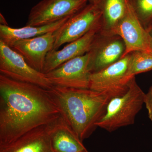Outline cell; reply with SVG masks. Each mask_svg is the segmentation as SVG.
Instances as JSON below:
<instances>
[{
    "mask_svg": "<svg viewBox=\"0 0 152 152\" xmlns=\"http://www.w3.org/2000/svg\"><path fill=\"white\" fill-rule=\"evenodd\" d=\"M61 115L79 139L83 142L97 127L111 99L104 93L90 89L53 86L49 90Z\"/></svg>",
    "mask_w": 152,
    "mask_h": 152,
    "instance_id": "cell-2",
    "label": "cell"
},
{
    "mask_svg": "<svg viewBox=\"0 0 152 152\" xmlns=\"http://www.w3.org/2000/svg\"><path fill=\"white\" fill-rule=\"evenodd\" d=\"M127 1L100 0L98 4L102 12L101 31L112 34L114 28L124 17Z\"/></svg>",
    "mask_w": 152,
    "mask_h": 152,
    "instance_id": "cell-16",
    "label": "cell"
},
{
    "mask_svg": "<svg viewBox=\"0 0 152 152\" xmlns=\"http://www.w3.org/2000/svg\"><path fill=\"white\" fill-rule=\"evenodd\" d=\"M129 59V54L105 69L91 74L89 89L106 94L111 99L124 95L133 77L128 75Z\"/></svg>",
    "mask_w": 152,
    "mask_h": 152,
    "instance_id": "cell-6",
    "label": "cell"
},
{
    "mask_svg": "<svg viewBox=\"0 0 152 152\" xmlns=\"http://www.w3.org/2000/svg\"><path fill=\"white\" fill-rule=\"evenodd\" d=\"M87 53L64 63L46 74L53 86L78 89H89L91 72Z\"/></svg>",
    "mask_w": 152,
    "mask_h": 152,
    "instance_id": "cell-10",
    "label": "cell"
},
{
    "mask_svg": "<svg viewBox=\"0 0 152 152\" xmlns=\"http://www.w3.org/2000/svg\"><path fill=\"white\" fill-rule=\"evenodd\" d=\"M49 135L55 152H84L86 149L61 115L49 124Z\"/></svg>",
    "mask_w": 152,
    "mask_h": 152,
    "instance_id": "cell-14",
    "label": "cell"
},
{
    "mask_svg": "<svg viewBox=\"0 0 152 152\" xmlns=\"http://www.w3.org/2000/svg\"><path fill=\"white\" fill-rule=\"evenodd\" d=\"M102 15V12L98 4L87 5L56 31L53 50H57L64 44L78 39L91 30L101 29Z\"/></svg>",
    "mask_w": 152,
    "mask_h": 152,
    "instance_id": "cell-5",
    "label": "cell"
},
{
    "mask_svg": "<svg viewBox=\"0 0 152 152\" xmlns=\"http://www.w3.org/2000/svg\"><path fill=\"white\" fill-rule=\"evenodd\" d=\"M55 32L17 41L10 47L20 55L30 66L43 73L47 55L53 48Z\"/></svg>",
    "mask_w": 152,
    "mask_h": 152,
    "instance_id": "cell-11",
    "label": "cell"
},
{
    "mask_svg": "<svg viewBox=\"0 0 152 152\" xmlns=\"http://www.w3.org/2000/svg\"><path fill=\"white\" fill-rule=\"evenodd\" d=\"M70 18L67 17L53 23L42 26H26L23 27L15 28L9 26L0 25V40L10 47L17 41L31 39L48 33L55 32Z\"/></svg>",
    "mask_w": 152,
    "mask_h": 152,
    "instance_id": "cell-15",
    "label": "cell"
},
{
    "mask_svg": "<svg viewBox=\"0 0 152 152\" xmlns=\"http://www.w3.org/2000/svg\"><path fill=\"white\" fill-rule=\"evenodd\" d=\"M88 0H42L31 9L26 26H42L71 17L87 5Z\"/></svg>",
    "mask_w": 152,
    "mask_h": 152,
    "instance_id": "cell-9",
    "label": "cell"
},
{
    "mask_svg": "<svg viewBox=\"0 0 152 152\" xmlns=\"http://www.w3.org/2000/svg\"><path fill=\"white\" fill-rule=\"evenodd\" d=\"M0 23H1L0 25L9 26L5 18L1 13L0 14Z\"/></svg>",
    "mask_w": 152,
    "mask_h": 152,
    "instance_id": "cell-20",
    "label": "cell"
},
{
    "mask_svg": "<svg viewBox=\"0 0 152 152\" xmlns=\"http://www.w3.org/2000/svg\"><path fill=\"white\" fill-rule=\"evenodd\" d=\"M90 2V4H99L100 0H88Z\"/></svg>",
    "mask_w": 152,
    "mask_h": 152,
    "instance_id": "cell-21",
    "label": "cell"
},
{
    "mask_svg": "<svg viewBox=\"0 0 152 152\" xmlns=\"http://www.w3.org/2000/svg\"><path fill=\"white\" fill-rule=\"evenodd\" d=\"M148 31L149 32L150 35H151L152 39V25L151 26V27L149 29V30H148Z\"/></svg>",
    "mask_w": 152,
    "mask_h": 152,
    "instance_id": "cell-22",
    "label": "cell"
},
{
    "mask_svg": "<svg viewBox=\"0 0 152 152\" xmlns=\"http://www.w3.org/2000/svg\"><path fill=\"white\" fill-rule=\"evenodd\" d=\"M100 28L91 30L78 39L71 42L61 50H52L47 55L43 73L46 74L72 59L87 53L96 33Z\"/></svg>",
    "mask_w": 152,
    "mask_h": 152,
    "instance_id": "cell-12",
    "label": "cell"
},
{
    "mask_svg": "<svg viewBox=\"0 0 152 152\" xmlns=\"http://www.w3.org/2000/svg\"><path fill=\"white\" fill-rule=\"evenodd\" d=\"M129 54L128 70V75L129 77H132L138 74L152 70V53L135 51Z\"/></svg>",
    "mask_w": 152,
    "mask_h": 152,
    "instance_id": "cell-17",
    "label": "cell"
},
{
    "mask_svg": "<svg viewBox=\"0 0 152 152\" xmlns=\"http://www.w3.org/2000/svg\"><path fill=\"white\" fill-rule=\"evenodd\" d=\"M49 124L36 128L11 143L0 146V152H55L49 135Z\"/></svg>",
    "mask_w": 152,
    "mask_h": 152,
    "instance_id": "cell-13",
    "label": "cell"
},
{
    "mask_svg": "<svg viewBox=\"0 0 152 152\" xmlns=\"http://www.w3.org/2000/svg\"><path fill=\"white\" fill-rule=\"evenodd\" d=\"M61 115L49 90L0 74V146Z\"/></svg>",
    "mask_w": 152,
    "mask_h": 152,
    "instance_id": "cell-1",
    "label": "cell"
},
{
    "mask_svg": "<svg viewBox=\"0 0 152 152\" xmlns=\"http://www.w3.org/2000/svg\"><path fill=\"white\" fill-rule=\"evenodd\" d=\"M0 74L47 90L53 86L45 74L33 69L20 55L0 40Z\"/></svg>",
    "mask_w": 152,
    "mask_h": 152,
    "instance_id": "cell-4",
    "label": "cell"
},
{
    "mask_svg": "<svg viewBox=\"0 0 152 152\" xmlns=\"http://www.w3.org/2000/svg\"><path fill=\"white\" fill-rule=\"evenodd\" d=\"M144 104L148 110V115L152 121V86L150 87L144 98Z\"/></svg>",
    "mask_w": 152,
    "mask_h": 152,
    "instance_id": "cell-19",
    "label": "cell"
},
{
    "mask_svg": "<svg viewBox=\"0 0 152 152\" xmlns=\"http://www.w3.org/2000/svg\"><path fill=\"white\" fill-rule=\"evenodd\" d=\"M141 23L148 30L152 25V0H129Z\"/></svg>",
    "mask_w": 152,
    "mask_h": 152,
    "instance_id": "cell-18",
    "label": "cell"
},
{
    "mask_svg": "<svg viewBox=\"0 0 152 152\" xmlns=\"http://www.w3.org/2000/svg\"><path fill=\"white\" fill-rule=\"evenodd\" d=\"M145 94L136 80L131 79L128 91L109 102L105 114L97 126L112 132L123 127L134 124L136 116L144 104Z\"/></svg>",
    "mask_w": 152,
    "mask_h": 152,
    "instance_id": "cell-3",
    "label": "cell"
},
{
    "mask_svg": "<svg viewBox=\"0 0 152 152\" xmlns=\"http://www.w3.org/2000/svg\"><path fill=\"white\" fill-rule=\"evenodd\" d=\"M84 152H88V151H86Z\"/></svg>",
    "mask_w": 152,
    "mask_h": 152,
    "instance_id": "cell-23",
    "label": "cell"
},
{
    "mask_svg": "<svg viewBox=\"0 0 152 152\" xmlns=\"http://www.w3.org/2000/svg\"><path fill=\"white\" fill-rule=\"evenodd\" d=\"M112 34L119 36L124 42L126 51L123 58L135 51L152 54L151 37L139 20L129 0L127 1L124 17Z\"/></svg>",
    "mask_w": 152,
    "mask_h": 152,
    "instance_id": "cell-7",
    "label": "cell"
},
{
    "mask_svg": "<svg viewBox=\"0 0 152 152\" xmlns=\"http://www.w3.org/2000/svg\"><path fill=\"white\" fill-rule=\"evenodd\" d=\"M126 45L118 35L107 34L100 30L96 33L88 52L91 74L102 70L123 58Z\"/></svg>",
    "mask_w": 152,
    "mask_h": 152,
    "instance_id": "cell-8",
    "label": "cell"
}]
</instances>
